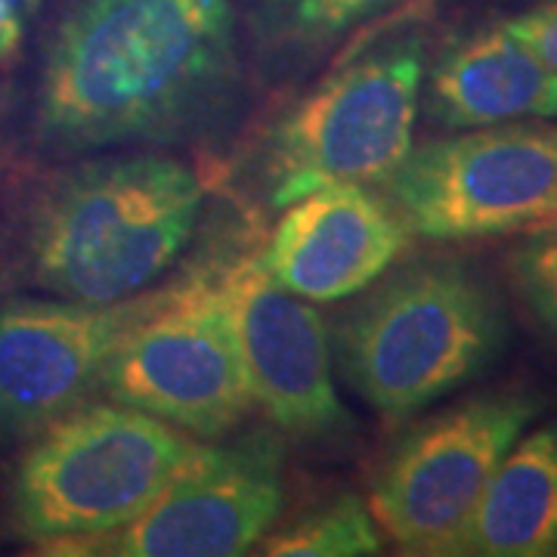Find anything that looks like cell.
Segmentation results:
<instances>
[{"label":"cell","instance_id":"obj_12","mask_svg":"<svg viewBox=\"0 0 557 557\" xmlns=\"http://www.w3.org/2000/svg\"><path fill=\"white\" fill-rule=\"evenodd\" d=\"M406 239L391 201L366 183H335L285 205L258 263L278 288L329 304L375 285Z\"/></svg>","mask_w":557,"mask_h":557},{"label":"cell","instance_id":"obj_18","mask_svg":"<svg viewBox=\"0 0 557 557\" xmlns=\"http://www.w3.org/2000/svg\"><path fill=\"white\" fill-rule=\"evenodd\" d=\"M511 35L523 40L539 60L557 69V0H542L536 7H530L527 13L511 16L502 22Z\"/></svg>","mask_w":557,"mask_h":557},{"label":"cell","instance_id":"obj_11","mask_svg":"<svg viewBox=\"0 0 557 557\" xmlns=\"http://www.w3.org/2000/svg\"><path fill=\"white\" fill-rule=\"evenodd\" d=\"M239 338L251 399L298 440H335L354 431L335 387L329 332L317 310L278 288L258 258L230 267L218 282Z\"/></svg>","mask_w":557,"mask_h":557},{"label":"cell","instance_id":"obj_15","mask_svg":"<svg viewBox=\"0 0 557 557\" xmlns=\"http://www.w3.org/2000/svg\"><path fill=\"white\" fill-rule=\"evenodd\" d=\"M394 3L399 0H248L245 20L263 75L285 81Z\"/></svg>","mask_w":557,"mask_h":557},{"label":"cell","instance_id":"obj_2","mask_svg":"<svg viewBox=\"0 0 557 557\" xmlns=\"http://www.w3.org/2000/svg\"><path fill=\"white\" fill-rule=\"evenodd\" d=\"M205 186L189 164L127 152L81 164L40 199L28 267L65 300L119 304L149 292L186 251Z\"/></svg>","mask_w":557,"mask_h":557},{"label":"cell","instance_id":"obj_13","mask_svg":"<svg viewBox=\"0 0 557 557\" xmlns=\"http://www.w3.org/2000/svg\"><path fill=\"white\" fill-rule=\"evenodd\" d=\"M428 112L449 131L557 119V69L505 25L449 47L431 72Z\"/></svg>","mask_w":557,"mask_h":557},{"label":"cell","instance_id":"obj_3","mask_svg":"<svg viewBox=\"0 0 557 557\" xmlns=\"http://www.w3.org/2000/svg\"><path fill=\"white\" fill-rule=\"evenodd\" d=\"M502 347L505 317L493 288L453 260L399 270L338 325L341 375L391 421L468 384Z\"/></svg>","mask_w":557,"mask_h":557},{"label":"cell","instance_id":"obj_1","mask_svg":"<svg viewBox=\"0 0 557 557\" xmlns=\"http://www.w3.org/2000/svg\"><path fill=\"white\" fill-rule=\"evenodd\" d=\"M239 97L236 0H65L35 124L60 156L156 149L223 127Z\"/></svg>","mask_w":557,"mask_h":557},{"label":"cell","instance_id":"obj_7","mask_svg":"<svg viewBox=\"0 0 557 557\" xmlns=\"http://www.w3.org/2000/svg\"><path fill=\"white\" fill-rule=\"evenodd\" d=\"M100 391L196 440L230 434L255 406L218 285L189 278L106 362Z\"/></svg>","mask_w":557,"mask_h":557},{"label":"cell","instance_id":"obj_19","mask_svg":"<svg viewBox=\"0 0 557 557\" xmlns=\"http://www.w3.org/2000/svg\"><path fill=\"white\" fill-rule=\"evenodd\" d=\"M44 0H0V69L16 60L32 22L38 20Z\"/></svg>","mask_w":557,"mask_h":557},{"label":"cell","instance_id":"obj_5","mask_svg":"<svg viewBox=\"0 0 557 557\" xmlns=\"http://www.w3.org/2000/svg\"><path fill=\"white\" fill-rule=\"evenodd\" d=\"M424 72V44L399 38L319 81L267 139V201L285 208L335 183H384L416 146Z\"/></svg>","mask_w":557,"mask_h":557},{"label":"cell","instance_id":"obj_4","mask_svg":"<svg viewBox=\"0 0 557 557\" xmlns=\"http://www.w3.org/2000/svg\"><path fill=\"white\" fill-rule=\"evenodd\" d=\"M201 453V443L124 403L65 412L22 456L10 518L44 555L139 518Z\"/></svg>","mask_w":557,"mask_h":557},{"label":"cell","instance_id":"obj_6","mask_svg":"<svg viewBox=\"0 0 557 557\" xmlns=\"http://www.w3.org/2000/svg\"><path fill=\"white\" fill-rule=\"evenodd\" d=\"M384 186L412 236L449 242L530 230L557 208V124L471 127L412 146Z\"/></svg>","mask_w":557,"mask_h":557},{"label":"cell","instance_id":"obj_8","mask_svg":"<svg viewBox=\"0 0 557 557\" xmlns=\"http://www.w3.org/2000/svg\"><path fill=\"white\" fill-rule=\"evenodd\" d=\"M536 412L527 394H490L418 424L369 498L381 533L412 555H453L486 483Z\"/></svg>","mask_w":557,"mask_h":557},{"label":"cell","instance_id":"obj_14","mask_svg":"<svg viewBox=\"0 0 557 557\" xmlns=\"http://www.w3.org/2000/svg\"><path fill=\"white\" fill-rule=\"evenodd\" d=\"M557 552V428L520 434L474 505L453 555L542 557Z\"/></svg>","mask_w":557,"mask_h":557},{"label":"cell","instance_id":"obj_16","mask_svg":"<svg viewBox=\"0 0 557 557\" xmlns=\"http://www.w3.org/2000/svg\"><path fill=\"white\" fill-rule=\"evenodd\" d=\"M260 545L263 555L273 557H369L381 555L384 533L369 502L341 496L292 527L267 533Z\"/></svg>","mask_w":557,"mask_h":557},{"label":"cell","instance_id":"obj_10","mask_svg":"<svg viewBox=\"0 0 557 557\" xmlns=\"http://www.w3.org/2000/svg\"><path fill=\"white\" fill-rule=\"evenodd\" d=\"M149 288L119 304L10 300L0 307V431L38 434L100 391L106 362L131 329L174 295Z\"/></svg>","mask_w":557,"mask_h":557},{"label":"cell","instance_id":"obj_17","mask_svg":"<svg viewBox=\"0 0 557 557\" xmlns=\"http://www.w3.org/2000/svg\"><path fill=\"white\" fill-rule=\"evenodd\" d=\"M515 288L530 313L557 335V230L533 233L511 255Z\"/></svg>","mask_w":557,"mask_h":557},{"label":"cell","instance_id":"obj_9","mask_svg":"<svg viewBox=\"0 0 557 557\" xmlns=\"http://www.w3.org/2000/svg\"><path fill=\"white\" fill-rule=\"evenodd\" d=\"M282 453L270 437L201 453L139 518L62 545L60 557H239L276 527Z\"/></svg>","mask_w":557,"mask_h":557},{"label":"cell","instance_id":"obj_20","mask_svg":"<svg viewBox=\"0 0 557 557\" xmlns=\"http://www.w3.org/2000/svg\"><path fill=\"white\" fill-rule=\"evenodd\" d=\"M542 230H557V208L555 211H548L545 218L536 220V223L530 226V233H542Z\"/></svg>","mask_w":557,"mask_h":557}]
</instances>
